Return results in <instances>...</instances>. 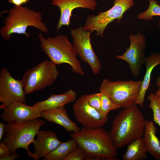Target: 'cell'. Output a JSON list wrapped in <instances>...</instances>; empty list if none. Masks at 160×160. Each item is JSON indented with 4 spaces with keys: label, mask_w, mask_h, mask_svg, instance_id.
Masks as SVG:
<instances>
[{
    "label": "cell",
    "mask_w": 160,
    "mask_h": 160,
    "mask_svg": "<svg viewBox=\"0 0 160 160\" xmlns=\"http://www.w3.org/2000/svg\"><path fill=\"white\" fill-rule=\"evenodd\" d=\"M87 102L90 105L100 112L101 100L100 92L86 94Z\"/></svg>",
    "instance_id": "obj_26"
},
{
    "label": "cell",
    "mask_w": 160,
    "mask_h": 160,
    "mask_svg": "<svg viewBox=\"0 0 160 160\" xmlns=\"http://www.w3.org/2000/svg\"><path fill=\"white\" fill-rule=\"evenodd\" d=\"M37 135V139L33 143L34 152L31 157L36 160L45 157L62 143L56 134L52 131L39 130Z\"/></svg>",
    "instance_id": "obj_15"
},
{
    "label": "cell",
    "mask_w": 160,
    "mask_h": 160,
    "mask_svg": "<svg viewBox=\"0 0 160 160\" xmlns=\"http://www.w3.org/2000/svg\"><path fill=\"white\" fill-rule=\"evenodd\" d=\"M59 73L56 65L45 59L26 71L21 79L25 94L42 90L52 84Z\"/></svg>",
    "instance_id": "obj_7"
},
{
    "label": "cell",
    "mask_w": 160,
    "mask_h": 160,
    "mask_svg": "<svg viewBox=\"0 0 160 160\" xmlns=\"http://www.w3.org/2000/svg\"><path fill=\"white\" fill-rule=\"evenodd\" d=\"M76 97V92L72 89H69L63 94H52L47 99L37 102L33 105L41 111L51 110L64 107L73 102Z\"/></svg>",
    "instance_id": "obj_16"
},
{
    "label": "cell",
    "mask_w": 160,
    "mask_h": 160,
    "mask_svg": "<svg viewBox=\"0 0 160 160\" xmlns=\"http://www.w3.org/2000/svg\"><path fill=\"white\" fill-rule=\"evenodd\" d=\"M71 138L77 141L92 160H113L118 154L109 132L103 127H82L78 132L71 133Z\"/></svg>",
    "instance_id": "obj_2"
},
{
    "label": "cell",
    "mask_w": 160,
    "mask_h": 160,
    "mask_svg": "<svg viewBox=\"0 0 160 160\" xmlns=\"http://www.w3.org/2000/svg\"><path fill=\"white\" fill-rule=\"evenodd\" d=\"M73 110L76 120L84 128L102 127L108 121V116L104 115L89 105L86 94L82 95L76 100Z\"/></svg>",
    "instance_id": "obj_11"
},
{
    "label": "cell",
    "mask_w": 160,
    "mask_h": 160,
    "mask_svg": "<svg viewBox=\"0 0 160 160\" xmlns=\"http://www.w3.org/2000/svg\"><path fill=\"white\" fill-rule=\"evenodd\" d=\"M113 3L112 7L107 11L100 12L96 15H88L83 26L84 29L92 32L95 31L96 36L103 37L108 25L115 20L119 23L123 14L134 4L133 0H114Z\"/></svg>",
    "instance_id": "obj_8"
},
{
    "label": "cell",
    "mask_w": 160,
    "mask_h": 160,
    "mask_svg": "<svg viewBox=\"0 0 160 160\" xmlns=\"http://www.w3.org/2000/svg\"><path fill=\"white\" fill-rule=\"evenodd\" d=\"M5 124L2 121L0 122V141L2 140L3 136Z\"/></svg>",
    "instance_id": "obj_31"
},
{
    "label": "cell",
    "mask_w": 160,
    "mask_h": 160,
    "mask_svg": "<svg viewBox=\"0 0 160 160\" xmlns=\"http://www.w3.org/2000/svg\"><path fill=\"white\" fill-rule=\"evenodd\" d=\"M20 154L15 151L10 154L0 157V160H14L20 156Z\"/></svg>",
    "instance_id": "obj_28"
},
{
    "label": "cell",
    "mask_w": 160,
    "mask_h": 160,
    "mask_svg": "<svg viewBox=\"0 0 160 160\" xmlns=\"http://www.w3.org/2000/svg\"><path fill=\"white\" fill-rule=\"evenodd\" d=\"M3 112L1 118L4 122L11 124H20L42 117V111L36 107L27 105L21 102H15L8 105L0 106Z\"/></svg>",
    "instance_id": "obj_13"
},
{
    "label": "cell",
    "mask_w": 160,
    "mask_h": 160,
    "mask_svg": "<svg viewBox=\"0 0 160 160\" xmlns=\"http://www.w3.org/2000/svg\"><path fill=\"white\" fill-rule=\"evenodd\" d=\"M51 2L60 9V16L56 27L57 30L63 26L69 27L72 12L74 9L81 7L94 11L97 4V0H51Z\"/></svg>",
    "instance_id": "obj_14"
},
{
    "label": "cell",
    "mask_w": 160,
    "mask_h": 160,
    "mask_svg": "<svg viewBox=\"0 0 160 160\" xmlns=\"http://www.w3.org/2000/svg\"><path fill=\"white\" fill-rule=\"evenodd\" d=\"M101 100L100 112L104 115L108 116L111 110L119 108L112 100L105 93L100 92Z\"/></svg>",
    "instance_id": "obj_24"
},
{
    "label": "cell",
    "mask_w": 160,
    "mask_h": 160,
    "mask_svg": "<svg viewBox=\"0 0 160 160\" xmlns=\"http://www.w3.org/2000/svg\"><path fill=\"white\" fill-rule=\"evenodd\" d=\"M129 39V46L123 54L116 56V58L127 62L132 76L136 77L140 75L141 67L145 63L146 38L143 34L139 32L136 35L131 34Z\"/></svg>",
    "instance_id": "obj_10"
},
{
    "label": "cell",
    "mask_w": 160,
    "mask_h": 160,
    "mask_svg": "<svg viewBox=\"0 0 160 160\" xmlns=\"http://www.w3.org/2000/svg\"><path fill=\"white\" fill-rule=\"evenodd\" d=\"M159 28H160V21H159Z\"/></svg>",
    "instance_id": "obj_32"
},
{
    "label": "cell",
    "mask_w": 160,
    "mask_h": 160,
    "mask_svg": "<svg viewBox=\"0 0 160 160\" xmlns=\"http://www.w3.org/2000/svg\"><path fill=\"white\" fill-rule=\"evenodd\" d=\"M147 98L150 102L149 107L153 111V121L160 127V101L152 92L150 93Z\"/></svg>",
    "instance_id": "obj_23"
},
{
    "label": "cell",
    "mask_w": 160,
    "mask_h": 160,
    "mask_svg": "<svg viewBox=\"0 0 160 160\" xmlns=\"http://www.w3.org/2000/svg\"><path fill=\"white\" fill-rule=\"evenodd\" d=\"M73 38L72 44L81 59L91 67L93 73L97 74L102 68L98 57L93 50L91 42L92 32L85 29L83 26L71 30Z\"/></svg>",
    "instance_id": "obj_9"
},
{
    "label": "cell",
    "mask_w": 160,
    "mask_h": 160,
    "mask_svg": "<svg viewBox=\"0 0 160 160\" xmlns=\"http://www.w3.org/2000/svg\"><path fill=\"white\" fill-rule=\"evenodd\" d=\"M2 21L4 25L0 29V35L7 41L10 39L14 33L30 37L31 34L26 31L28 26L35 27L45 33L48 32L41 13L22 5H15L11 8Z\"/></svg>",
    "instance_id": "obj_3"
},
{
    "label": "cell",
    "mask_w": 160,
    "mask_h": 160,
    "mask_svg": "<svg viewBox=\"0 0 160 160\" xmlns=\"http://www.w3.org/2000/svg\"><path fill=\"white\" fill-rule=\"evenodd\" d=\"M157 128L153 121L146 120L142 138L147 152L160 160V141L156 135Z\"/></svg>",
    "instance_id": "obj_18"
},
{
    "label": "cell",
    "mask_w": 160,
    "mask_h": 160,
    "mask_svg": "<svg viewBox=\"0 0 160 160\" xmlns=\"http://www.w3.org/2000/svg\"><path fill=\"white\" fill-rule=\"evenodd\" d=\"M82 149L78 147L75 149L65 158L64 160H91Z\"/></svg>",
    "instance_id": "obj_25"
},
{
    "label": "cell",
    "mask_w": 160,
    "mask_h": 160,
    "mask_svg": "<svg viewBox=\"0 0 160 160\" xmlns=\"http://www.w3.org/2000/svg\"><path fill=\"white\" fill-rule=\"evenodd\" d=\"M146 72L143 79L142 80L141 87L138 97L134 105H138L141 108L143 107L146 93L150 84L152 71L157 65L160 64V52L151 54L146 57L145 63Z\"/></svg>",
    "instance_id": "obj_19"
},
{
    "label": "cell",
    "mask_w": 160,
    "mask_h": 160,
    "mask_svg": "<svg viewBox=\"0 0 160 160\" xmlns=\"http://www.w3.org/2000/svg\"><path fill=\"white\" fill-rule=\"evenodd\" d=\"M158 89L156 91L155 95L160 101V76L158 78L156 82Z\"/></svg>",
    "instance_id": "obj_30"
},
{
    "label": "cell",
    "mask_w": 160,
    "mask_h": 160,
    "mask_svg": "<svg viewBox=\"0 0 160 160\" xmlns=\"http://www.w3.org/2000/svg\"><path fill=\"white\" fill-rule=\"evenodd\" d=\"M38 36L42 50L49 57L52 64L56 65L67 63L71 66L73 73L81 75L84 74L73 45L66 36L59 35L53 38H46L41 33Z\"/></svg>",
    "instance_id": "obj_4"
},
{
    "label": "cell",
    "mask_w": 160,
    "mask_h": 160,
    "mask_svg": "<svg viewBox=\"0 0 160 160\" xmlns=\"http://www.w3.org/2000/svg\"><path fill=\"white\" fill-rule=\"evenodd\" d=\"M77 141L71 138L60 143L54 151L44 157V160H64L70 153L77 147Z\"/></svg>",
    "instance_id": "obj_21"
},
{
    "label": "cell",
    "mask_w": 160,
    "mask_h": 160,
    "mask_svg": "<svg viewBox=\"0 0 160 160\" xmlns=\"http://www.w3.org/2000/svg\"><path fill=\"white\" fill-rule=\"evenodd\" d=\"M42 111V117L48 121L63 127L68 132H76L80 129L69 118L66 108L64 106L57 109Z\"/></svg>",
    "instance_id": "obj_17"
},
{
    "label": "cell",
    "mask_w": 160,
    "mask_h": 160,
    "mask_svg": "<svg viewBox=\"0 0 160 160\" xmlns=\"http://www.w3.org/2000/svg\"><path fill=\"white\" fill-rule=\"evenodd\" d=\"M160 16V5L156 0H149L148 9L145 11L139 13L137 18L140 20H152L154 16Z\"/></svg>",
    "instance_id": "obj_22"
},
{
    "label": "cell",
    "mask_w": 160,
    "mask_h": 160,
    "mask_svg": "<svg viewBox=\"0 0 160 160\" xmlns=\"http://www.w3.org/2000/svg\"><path fill=\"white\" fill-rule=\"evenodd\" d=\"M145 120L136 105L120 111L113 118L109 132L116 147L121 148L142 137Z\"/></svg>",
    "instance_id": "obj_1"
},
{
    "label": "cell",
    "mask_w": 160,
    "mask_h": 160,
    "mask_svg": "<svg viewBox=\"0 0 160 160\" xmlns=\"http://www.w3.org/2000/svg\"><path fill=\"white\" fill-rule=\"evenodd\" d=\"M22 80L16 79L8 69L2 68L0 73V102L6 105L15 102L26 101Z\"/></svg>",
    "instance_id": "obj_12"
},
{
    "label": "cell",
    "mask_w": 160,
    "mask_h": 160,
    "mask_svg": "<svg viewBox=\"0 0 160 160\" xmlns=\"http://www.w3.org/2000/svg\"><path fill=\"white\" fill-rule=\"evenodd\" d=\"M147 152L142 137L128 145L127 151L122 158L124 160H145L148 157Z\"/></svg>",
    "instance_id": "obj_20"
},
{
    "label": "cell",
    "mask_w": 160,
    "mask_h": 160,
    "mask_svg": "<svg viewBox=\"0 0 160 160\" xmlns=\"http://www.w3.org/2000/svg\"><path fill=\"white\" fill-rule=\"evenodd\" d=\"M30 0H9L8 2L16 6L22 5L23 4H25Z\"/></svg>",
    "instance_id": "obj_29"
},
{
    "label": "cell",
    "mask_w": 160,
    "mask_h": 160,
    "mask_svg": "<svg viewBox=\"0 0 160 160\" xmlns=\"http://www.w3.org/2000/svg\"><path fill=\"white\" fill-rule=\"evenodd\" d=\"M12 153L7 144L3 141L0 143V157L9 155Z\"/></svg>",
    "instance_id": "obj_27"
},
{
    "label": "cell",
    "mask_w": 160,
    "mask_h": 160,
    "mask_svg": "<svg viewBox=\"0 0 160 160\" xmlns=\"http://www.w3.org/2000/svg\"><path fill=\"white\" fill-rule=\"evenodd\" d=\"M142 80L113 81L104 79L99 90L106 94L118 107L126 108L134 105L139 95Z\"/></svg>",
    "instance_id": "obj_6"
},
{
    "label": "cell",
    "mask_w": 160,
    "mask_h": 160,
    "mask_svg": "<svg viewBox=\"0 0 160 160\" xmlns=\"http://www.w3.org/2000/svg\"><path fill=\"white\" fill-rule=\"evenodd\" d=\"M45 124L43 120L37 119L20 124L7 123L2 141L7 144L12 153L18 148H23L31 157L32 153L29 150V146L34 142L35 137L40 128Z\"/></svg>",
    "instance_id": "obj_5"
}]
</instances>
